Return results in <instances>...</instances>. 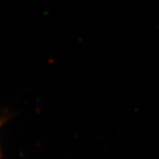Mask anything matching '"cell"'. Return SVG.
Returning a JSON list of instances; mask_svg holds the SVG:
<instances>
[{
  "instance_id": "1",
  "label": "cell",
  "mask_w": 159,
  "mask_h": 159,
  "mask_svg": "<svg viewBox=\"0 0 159 159\" xmlns=\"http://www.w3.org/2000/svg\"><path fill=\"white\" fill-rule=\"evenodd\" d=\"M5 121H6L5 118H0V127L3 125V123H5ZM1 157H2V153H1V148H0V159H1Z\"/></svg>"
}]
</instances>
